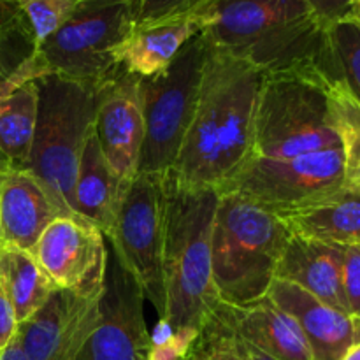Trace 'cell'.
I'll use <instances>...</instances> for the list:
<instances>
[{
	"instance_id": "2",
	"label": "cell",
	"mask_w": 360,
	"mask_h": 360,
	"mask_svg": "<svg viewBox=\"0 0 360 360\" xmlns=\"http://www.w3.org/2000/svg\"><path fill=\"white\" fill-rule=\"evenodd\" d=\"M220 193L190 190L165 176L164 290L165 311L155 345H165L181 359L188 355L220 304L211 271V232Z\"/></svg>"
},
{
	"instance_id": "22",
	"label": "cell",
	"mask_w": 360,
	"mask_h": 360,
	"mask_svg": "<svg viewBox=\"0 0 360 360\" xmlns=\"http://www.w3.org/2000/svg\"><path fill=\"white\" fill-rule=\"evenodd\" d=\"M39 94L35 79L0 95V153L13 171H27L37 123Z\"/></svg>"
},
{
	"instance_id": "38",
	"label": "cell",
	"mask_w": 360,
	"mask_h": 360,
	"mask_svg": "<svg viewBox=\"0 0 360 360\" xmlns=\"http://www.w3.org/2000/svg\"><path fill=\"white\" fill-rule=\"evenodd\" d=\"M352 6H360V0H350Z\"/></svg>"
},
{
	"instance_id": "19",
	"label": "cell",
	"mask_w": 360,
	"mask_h": 360,
	"mask_svg": "<svg viewBox=\"0 0 360 360\" xmlns=\"http://www.w3.org/2000/svg\"><path fill=\"white\" fill-rule=\"evenodd\" d=\"M343 245L292 234L281 253L274 280L297 285L348 315L343 292Z\"/></svg>"
},
{
	"instance_id": "4",
	"label": "cell",
	"mask_w": 360,
	"mask_h": 360,
	"mask_svg": "<svg viewBox=\"0 0 360 360\" xmlns=\"http://www.w3.org/2000/svg\"><path fill=\"white\" fill-rule=\"evenodd\" d=\"M292 232L278 214L232 192L218 197L211 232V271L221 304L266 297Z\"/></svg>"
},
{
	"instance_id": "11",
	"label": "cell",
	"mask_w": 360,
	"mask_h": 360,
	"mask_svg": "<svg viewBox=\"0 0 360 360\" xmlns=\"http://www.w3.org/2000/svg\"><path fill=\"white\" fill-rule=\"evenodd\" d=\"M144 294L120 260L108 252L101 319L76 360H148L153 340L143 311Z\"/></svg>"
},
{
	"instance_id": "12",
	"label": "cell",
	"mask_w": 360,
	"mask_h": 360,
	"mask_svg": "<svg viewBox=\"0 0 360 360\" xmlns=\"http://www.w3.org/2000/svg\"><path fill=\"white\" fill-rule=\"evenodd\" d=\"M105 236L83 218L70 214L49 224L32 255L56 288L98 299L108 273Z\"/></svg>"
},
{
	"instance_id": "34",
	"label": "cell",
	"mask_w": 360,
	"mask_h": 360,
	"mask_svg": "<svg viewBox=\"0 0 360 360\" xmlns=\"http://www.w3.org/2000/svg\"><path fill=\"white\" fill-rule=\"evenodd\" d=\"M183 360H207V357H206V352H204V348L200 347L199 343H195L192 347V350L188 352V355H186Z\"/></svg>"
},
{
	"instance_id": "29",
	"label": "cell",
	"mask_w": 360,
	"mask_h": 360,
	"mask_svg": "<svg viewBox=\"0 0 360 360\" xmlns=\"http://www.w3.org/2000/svg\"><path fill=\"white\" fill-rule=\"evenodd\" d=\"M343 292L348 315L360 320V243L345 245Z\"/></svg>"
},
{
	"instance_id": "37",
	"label": "cell",
	"mask_w": 360,
	"mask_h": 360,
	"mask_svg": "<svg viewBox=\"0 0 360 360\" xmlns=\"http://www.w3.org/2000/svg\"><path fill=\"white\" fill-rule=\"evenodd\" d=\"M350 14L360 23V6H352V13Z\"/></svg>"
},
{
	"instance_id": "3",
	"label": "cell",
	"mask_w": 360,
	"mask_h": 360,
	"mask_svg": "<svg viewBox=\"0 0 360 360\" xmlns=\"http://www.w3.org/2000/svg\"><path fill=\"white\" fill-rule=\"evenodd\" d=\"M204 28L217 48L246 60L264 76L340 77L327 27L304 0H210Z\"/></svg>"
},
{
	"instance_id": "5",
	"label": "cell",
	"mask_w": 360,
	"mask_h": 360,
	"mask_svg": "<svg viewBox=\"0 0 360 360\" xmlns=\"http://www.w3.org/2000/svg\"><path fill=\"white\" fill-rule=\"evenodd\" d=\"M136 25L137 0H81L69 20L35 49L14 86L39 76L105 86L123 72L116 53Z\"/></svg>"
},
{
	"instance_id": "21",
	"label": "cell",
	"mask_w": 360,
	"mask_h": 360,
	"mask_svg": "<svg viewBox=\"0 0 360 360\" xmlns=\"http://www.w3.org/2000/svg\"><path fill=\"white\" fill-rule=\"evenodd\" d=\"M280 218L295 236L354 245L360 243V192L343 186L327 199Z\"/></svg>"
},
{
	"instance_id": "7",
	"label": "cell",
	"mask_w": 360,
	"mask_h": 360,
	"mask_svg": "<svg viewBox=\"0 0 360 360\" xmlns=\"http://www.w3.org/2000/svg\"><path fill=\"white\" fill-rule=\"evenodd\" d=\"M207 53L210 41L200 32L162 72L139 77L144 144L137 174L164 176L174 165L199 101Z\"/></svg>"
},
{
	"instance_id": "1",
	"label": "cell",
	"mask_w": 360,
	"mask_h": 360,
	"mask_svg": "<svg viewBox=\"0 0 360 360\" xmlns=\"http://www.w3.org/2000/svg\"><path fill=\"white\" fill-rule=\"evenodd\" d=\"M266 76L210 42L195 112L169 174L190 190L224 192L255 157L253 132Z\"/></svg>"
},
{
	"instance_id": "24",
	"label": "cell",
	"mask_w": 360,
	"mask_h": 360,
	"mask_svg": "<svg viewBox=\"0 0 360 360\" xmlns=\"http://www.w3.org/2000/svg\"><path fill=\"white\" fill-rule=\"evenodd\" d=\"M330 120L345 160V188L360 192V105L341 77L327 84Z\"/></svg>"
},
{
	"instance_id": "14",
	"label": "cell",
	"mask_w": 360,
	"mask_h": 360,
	"mask_svg": "<svg viewBox=\"0 0 360 360\" xmlns=\"http://www.w3.org/2000/svg\"><path fill=\"white\" fill-rule=\"evenodd\" d=\"M95 137L118 178L125 183L132 181L144 144L139 76L123 70L102 88L95 115Z\"/></svg>"
},
{
	"instance_id": "32",
	"label": "cell",
	"mask_w": 360,
	"mask_h": 360,
	"mask_svg": "<svg viewBox=\"0 0 360 360\" xmlns=\"http://www.w3.org/2000/svg\"><path fill=\"white\" fill-rule=\"evenodd\" d=\"M304 2L326 25L343 20L352 13L350 0H304Z\"/></svg>"
},
{
	"instance_id": "23",
	"label": "cell",
	"mask_w": 360,
	"mask_h": 360,
	"mask_svg": "<svg viewBox=\"0 0 360 360\" xmlns=\"http://www.w3.org/2000/svg\"><path fill=\"white\" fill-rule=\"evenodd\" d=\"M0 280L9 292L18 323L27 322L56 290L30 252L7 246L0 248Z\"/></svg>"
},
{
	"instance_id": "30",
	"label": "cell",
	"mask_w": 360,
	"mask_h": 360,
	"mask_svg": "<svg viewBox=\"0 0 360 360\" xmlns=\"http://www.w3.org/2000/svg\"><path fill=\"white\" fill-rule=\"evenodd\" d=\"M202 0H137V25L190 11Z\"/></svg>"
},
{
	"instance_id": "6",
	"label": "cell",
	"mask_w": 360,
	"mask_h": 360,
	"mask_svg": "<svg viewBox=\"0 0 360 360\" xmlns=\"http://www.w3.org/2000/svg\"><path fill=\"white\" fill-rule=\"evenodd\" d=\"M37 123L27 172L39 179L65 214L88 136L95 127L102 88L58 76L35 77Z\"/></svg>"
},
{
	"instance_id": "15",
	"label": "cell",
	"mask_w": 360,
	"mask_h": 360,
	"mask_svg": "<svg viewBox=\"0 0 360 360\" xmlns=\"http://www.w3.org/2000/svg\"><path fill=\"white\" fill-rule=\"evenodd\" d=\"M267 297L301 327L311 350V360H341L360 343V320L326 304L288 281L274 280Z\"/></svg>"
},
{
	"instance_id": "36",
	"label": "cell",
	"mask_w": 360,
	"mask_h": 360,
	"mask_svg": "<svg viewBox=\"0 0 360 360\" xmlns=\"http://www.w3.org/2000/svg\"><path fill=\"white\" fill-rule=\"evenodd\" d=\"M246 347H248V345H246ZM248 350H250V355H252V360H274V359H271L269 355H266V354H262L260 350H257V348L248 347Z\"/></svg>"
},
{
	"instance_id": "27",
	"label": "cell",
	"mask_w": 360,
	"mask_h": 360,
	"mask_svg": "<svg viewBox=\"0 0 360 360\" xmlns=\"http://www.w3.org/2000/svg\"><path fill=\"white\" fill-rule=\"evenodd\" d=\"M30 27L35 49L70 18L81 0H13Z\"/></svg>"
},
{
	"instance_id": "10",
	"label": "cell",
	"mask_w": 360,
	"mask_h": 360,
	"mask_svg": "<svg viewBox=\"0 0 360 360\" xmlns=\"http://www.w3.org/2000/svg\"><path fill=\"white\" fill-rule=\"evenodd\" d=\"M343 186V150L329 148L290 158L253 157L224 192L238 193L283 217L327 199Z\"/></svg>"
},
{
	"instance_id": "25",
	"label": "cell",
	"mask_w": 360,
	"mask_h": 360,
	"mask_svg": "<svg viewBox=\"0 0 360 360\" xmlns=\"http://www.w3.org/2000/svg\"><path fill=\"white\" fill-rule=\"evenodd\" d=\"M35 53L30 27L13 0H0V95L13 86Z\"/></svg>"
},
{
	"instance_id": "17",
	"label": "cell",
	"mask_w": 360,
	"mask_h": 360,
	"mask_svg": "<svg viewBox=\"0 0 360 360\" xmlns=\"http://www.w3.org/2000/svg\"><path fill=\"white\" fill-rule=\"evenodd\" d=\"M211 316L232 334L274 360H311V350L301 327L269 297L246 306L218 304Z\"/></svg>"
},
{
	"instance_id": "28",
	"label": "cell",
	"mask_w": 360,
	"mask_h": 360,
	"mask_svg": "<svg viewBox=\"0 0 360 360\" xmlns=\"http://www.w3.org/2000/svg\"><path fill=\"white\" fill-rule=\"evenodd\" d=\"M197 343L204 348L207 360H252L245 341L232 334L224 323L211 316Z\"/></svg>"
},
{
	"instance_id": "18",
	"label": "cell",
	"mask_w": 360,
	"mask_h": 360,
	"mask_svg": "<svg viewBox=\"0 0 360 360\" xmlns=\"http://www.w3.org/2000/svg\"><path fill=\"white\" fill-rule=\"evenodd\" d=\"M65 214L48 190L27 171L0 176V248L34 252L53 220Z\"/></svg>"
},
{
	"instance_id": "26",
	"label": "cell",
	"mask_w": 360,
	"mask_h": 360,
	"mask_svg": "<svg viewBox=\"0 0 360 360\" xmlns=\"http://www.w3.org/2000/svg\"><path fill=\"white\" fill-rule=\"evenodd\" d=\"M330 51L340 77L360 105V23L354 16L327 27Z\"/></svg>"
},
{
	"instance_id": "9",
	"label": "cell",
	"mask_w": 360,
	"mask_h": 360,
	"mask_svg": "<svg viewBox=\"0 0 360 360\" xmlns=\"http://www.w3.org/2000/svg\"><path fill=\"white\" fill-rule=\"evenodd\" d=\"M165 176L137 174L127 186L111 231L105 238L123 269L136 280L144 299L165 311L164 231Z\"/></svg>"
},
{
	"instance_id": "33",
	"label": "cell",
	"mask_w": 360,
	"mask_h": 360,
	"mask_svg": "<svg viewBox=\"0 0 360 360\" xmlns=\"http://www.w3.org/2000/svg\"><path fill=\"white\" fill-rule=\"evenodd\" d=\"M0 360H27V355L23 354L16 338L11 341L9 347H7L6 350L0 352Z\"/></svg>"
},
{
	"instance_id": "20",
	"label": "cell",
	"mask_w": 360,
	"mask_h": 360,
	"mask_svg": "<svg viewBox=\"0 0 360 360\" xmlns=\"http://www.w3.org/2000/svg\"><path fill=\"white\" fill-rule=\"evenodd\" d=\"M130 183L122 181L102 155L95 137V127L88 136L77 167L69 207L76 217L108 234Z\"/></svg>"
},
{
	"instance_id": "13",
	"label": "cell",
	"mask_w": 360,
	"mask_h": 360,
	"mask_svg": "<svg viewBox=\"0 0 360 360\" xmlns=\"http://www.w3.org/2000/svg\"><path fill=\"white\" fill-rule=\"evenodd\" d=\"M98 299L56 288L18 326L16 340L27 360H76L101 319Z\"/></svg>"
},
{
	"instance_id": "16",
	"label": "cell",
	"mask_w": 360,
	"mask_h": 360,
	"mask_svg": "<svg viewBox=\"0 0 360 360\" xmlns=\"http://www.w3.org/2000/svg\"><path fill=\"white\" fill-rule=\"evenodd\" d=\"M211 21L210 0H202L181 14L136 25L130 37L116 53L120 67L139 77L162 72L183 46L204 30Z\"/></svg>"
},
{
	"instance_id": "31",
	"label": "cell",
	"mask_w": 360,
	"mask_h": 360,
	"mask_svg": "<svg viewBox=\"0 0 360 360\" xmlns=\"http://www.w3.org/2000/svg\"><path fill=\"white\" fill-rule=\"evenodd\" d=\"M18 326L20 323H18L9 292H7L4 281L0 280V352L6 350L11 341L16 338Z\"/></svg>"
},
{
	"instance_id": "8",
	"label": "cell",
	"mask_w": 360,
	"mask_h": 360,
	"mask_svg": "<svg viewBox=\"0 0 360 360\" xmlns=\"http://www.w3.org/2000/svg\"><path fill=\"white\" fill-rule=\"evenodd\" d=\"M330 81L266 76L255 115V157L290 158L341 148L330 120L327 97Z\"/></svg>"
},
{
	"instance_id": "35",
	"label": "cell",
	"mask_w": 360,
	"mask_h": 360,
	"mask_svg": "<svg viewBox=\"0 0 360 360\" xmlns=\"http://www.w3.org/2000/svg\"><path fill=\"white\" fill-rule=\"evenodd\" d=\"M341 360H360V343L354 345V347L341 357Z\"/></svg>"
}]
</instances>
